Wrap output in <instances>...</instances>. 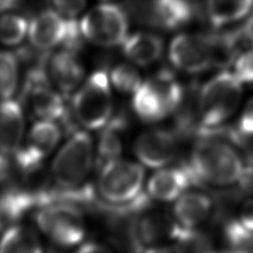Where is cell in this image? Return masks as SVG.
<instances>
[{"label":"cell","instance_id":"1","mask_svg":"<svg viewBox=\"0 0 253 253\" xmlns=\"http://www.w3.org/2000/svg\"><path fill=\"white\" fill-rule=\"evenodd\" d=\"M196 182L214 186L235 183L243 169V161L234 147L222 138L204 136L195 143L188 164Z\"/></svg>","mask_w":253,"mask_h":253},{"label":"cell","instance_id":"2","mask_svg":"<svg viewBox=\"0 0 253 253\" xmlns=\"http://www.w3.org/2000/svg\"><path fill=\"white\" fill-rule=\"evenodd\" d=\"M242 97V83L228 70L210 78L199 89V128L202 130L221 126L237 110Z\"/></svg>","mask_w":253,"mask_h":253},{"label":"cell","instance_id":"3","mask_svg":"<svg viewBox=\"0 0 253 253\" xmlns=\"http://www.w3.org/2000/svg\"><path fill=\"white\" fill-rule=\"evenodd\" d=\"M185 93L175 75L162 69L141 83L132 94V109L143 122L156 123L174 114Z\"/></svg>","mask_w":253,"mask_h":253},{"label":"cell","instance_id":"4","mask_svg":"<svg viewBox=\"0 0 253 253\" xmlns=\"http://www.w3.org/2000/svg\"><path fill=\"white\" fill-rule=\"evenodd\" d=\"M113 109L109 75L103 70H96L74 92L72 116L85 129L96 130L111 120Z\"/></svg>","mask_w":253,"mask_h":253},{"label":"cell","instance_id":"5","mask_svg":"<svg viewBox=\"0 0 253 253\" xmlns=\"http://www.w3.org/2000/svg\"><path fill=\"white\" fill-rule=\"evenodd\" d=\"M94 162V142L86 130L73 131L56 153L51 176L60 189L82 187Z\"/></svg>","mask_w":253,"mask_h":253},{"label":"cell","instance_id":"6","mask_svg":"<svg viewBox=\"0 0 253 253\" xmlns=\"http://www.w3.org/2000/svg\"><path fill=\"white\" fill-rule=\"evenodd\" d=\"M144 169L141 163L114 159L101 165L98 192L112 206L129 205L142 196Z\"/></svg>","mask_w":253,"mask_h":253},{"label":"cell","instance_id":"7","mask_svg":"<svg viewBox=\"0 0 253 253\" xmlns=\"http://www.w3.org/2000/svg\"><path fill=\"white\" fill-rule=\"evenodd\" d=\"M36 223L51 242L61 247L80 245L86 233L80 210L65 202H52L42 206L36 213Z\"/></svg>","mask_w":253,"mask_h":253},{"label":"cell","instance_id":"8","mask_svg":"<svg viewBox=\"0 0 253 253\" xmlns=\"http://www.w3.org/2000/svg\"><path fill=\"white\" fill-rule=\"evenodd\" d=\"M79 26L85 40L96 45L110 47L123 43L127 36L128 20L122 7L105 3L86 13Z\"/></svg>","mask_w":253,"mask_h":253},{"label":"cell","instance_id":"9","mask_svg":"<svg viewBox=\"0 0 253 253\" xmlns=\"http://www.w3.org/2000/svg\"><path fill=\"white\" fill-rule=\"evenodd\" d=\"M168 57L173 66L190 74L201 73L213 66L209 36L177 35L170 42Z\"/></svg>","mask_w":253,"mask_h":253},{"label":"cell","instance_id":"10","mask_svg":"<svg viewBox=\"0 0 253 253\" xmlns=\"http://www.w3.org/2000/svg\"><path fill=\"white\" fill-rule=\"evenodd\" d=\"M178 136L176 131L164 128L143 131L134 141L133 152L143 166L153 169L165 167L177 155Z\"/></svg>","mask_w":253,"mask_h":253},{"label":"cell","instance_id":"11","mask_svg":"<svg viewBox=\"0 0 253 253\" xmlns=\"http://www.w3.org/2000/svg\"><path fill=\"white\" fill-rule=\"evenodd\" d=\"M61 129L54 121L38 120L31 127L26 142L14 153L21 171L42 163L58 144Z\"/></svg>","mask_w":253,"mask_h":253},{"label":"cell","instance_id":"12","mask_svg":"<svg viewBox=\"0 0 253 253\" xmlns=\"http://www.w3.org/2000/svg\"><path fill=\"white\" fill-rule=\"evenodd\" d=\"M133 10L140 21L166 30L178 29L193 17V6L188 0H153Z\"/></svg>","mask_w":253,"mask_h":253},{"label":"cell","instance_id":"13","mask_svg":"<svg viewBox=\"0 0 253 253\" xmlns=\"http://www.w3.org/2000/svg\"><path fill=\"white\" fill-rule=\"evenodd\" d=\"M196 179L189 165L159 168L147 181L146 190L150 198L171 202L185 193Z\"/></svg>","mask_w":253,"mask_h":253},{"label":"cell","instance_id":"14","mask_svg":"<svg viewBox=\"0 0 253 253\" xmlns=\"http://www.w3.org/2000/svg\"><path fill=\"white\" fill-rule=\"evenodd\" d=\"M68 28V18L54 10H44L30 22L28 37L32 46L47 51L62 44Z\"/></svg>","mask_w":253,"mask_h":253},{"label":"cell","instance_id":"15","mask_svg":"<svg viewBox=\"0 0 253 253\" xmlns=\"http://www.w3.org/2000/svg\"><path fill=\"white\" fill-rule=\"evenodd\" d=\"M46 69L49 79L63 94L75 92L84 81V65L76 50L64 47L49 55Z\"/></svg>","mask_w":253,"mask_h":253},{"label":"cell","instance_id":"16","mask_svg":"<svg viewBox=\"0 0 253 253\" xmlns=\"http://www.w3.org/2000/svg\"><path fill=\"white\" fill-rule=\"evenodd\" d=\"M212 208V200L208 194L185 192L175 200L172 209L174 221L182 228L195 229L209 218Z\"/></svg>","mask_w":253,"mask_h":253},{"label":"cell","instance_id":"17","mask_svg":"<svg viewBox=\"0 0 253 253\" xmlns=\"http://www.w3.org/2000/svg\"><path fill=\"white\" fill-rule=\"evenodd\" d=\"M25 117L21 104L15 100H0V152L14 154L22 145Z\"/></svg>","mask_w":253,"mask_h":253},{"label":"cell","instance_id":"18","mask_svg":"<svg viewBox=\"0 0 253 253\" xmlns=\"http://www.w3.org/2000/svg\"><path fill=\"white\" fill-rule=\"evenodd\" d=\"M121 45L124 55L133 64L142 67L157 61L164 48L163 40L148 32L127 35Z\"/></svg>","mask_w":253,"mask_h":253},{"label":"cell","instance_id":"19","mask_svg":"<svg viewBox=\"0 0 253 253\" xmlns=\"http://www.w3.org/2000/svg\"><path fill=\"white\" fill-rule=\"evenodd\" d=\"M126 127V122L122 116L111 118L102 127L97 143V158L100 165L120 158L124 149Z\"/></svg>","mask_w":253,"mask_h":253},{"label":"cell","instance_id":"20","mask_svg":"<svg viewBox=\"0 0 253 253\" xmlns=\"http://www.w3.org/2000/svg\"><path fill=\"white\" fill-rule=\"evenodd\" d=\"M42 250L37 232L26 225L12 224L0 237V252L3 253H39Z\"/></svg>","mask_w":253,"mask_h":253},{"label":"cell","instance_id":"21","mask_svg":"<svg viewBox=\"0 0 253 253\" xmlns=\"http://www.w3.org/2000/svg\"><path fill=\"white\" fill-rule=\"evenodd\" d=\"M253 0H208L207 13L211 24L220 28L237 22L250 14Z\"/></svg>","mask_w":253,"mask_h":253},{"label":"cell","instance_id":"22","mask_svg":"<svg viewBox=\"0 0 253 253\" xmlns=\"http://www.w3.org/2000/svg\"><path fill=\"white\" fill-rule=\"evenodd\" d=\"M35 206H39L38 200L25 189L10 190L4 193L0 197L1 224L16 222Z\"/></svg>","mask_w":253,"mask_h":253},{"label":"cell","instance_id":"23","mask_svg":"<svg viewBox=\"0 0 253 253\" xmlns=\"http://www.w3.org/2000/svg\"><path fill=\"white\" fill-rule=\"evenodd\" d=\"M30 22L20 14L0 15V42L7 46L19 45L28 35Z\"/></svg>","mask_w":253,"mask_h":253},{"label":"cell","instance_id":"24","mask_svg":"<svg viewBox=\"0 0 253 253\" xmlns=\"http://www.w3.org/2000/svg\"><path fill=\"white\" fill-rule=\"evenodd\" d=\"M111 85L124 94H133L143 82L136 65L132 62L116 64L109 74Z\"/></svg>","mask_w":253,"mask_h":253},{"label":"cell","instance_id":"25","mask_svg":"<svg viewBox=\"0 0 253 253\" xmlns=\"http://www.w3.org/2000/svg\"><path fill=\"white\" fill-rule=\"evenodd\" d=\"M19 80V58L10 51H0V100L16 93Z\"/></svg>","mask_w":253,"mask_h":253},{"label":"cell","instance_id":"26","mask_svg":"<svg viewBox=\"0 0 253 253\" xmlns=\"http://www.w3.org/2000/svg\"><path fill=\"white\" fill-rule=\"evenodd\" d=\"M223 238L231 250L253 249V233L244 228L236 218L227 220L224 223Z\"/></svg>","mask_w":253,"mask_h":253},{"label":"cell","instance_id":"27","mask_svg":"<svg viewBox=\"0 0 253 253\" xmlns=\"http://www.w3.org/2000/svg\"><path fill=\"white\" fill-rule=\"evenodd\" d=\"M230 64L231 72L242 84L253 83V46L238 50Z\"/></svg>","mask_w":253,"mask_h":253},{"label":"cell","instance_id":"28","mask_svg":"<svg viewBox=\"0 0 253 253\" xmlns=\"http://www.w3.org/2000/svg\"><path fill=\"white\" fill-rule=\"evenodd\" d=\"M241 139L253 137V97L245 104L235 129Z\"/></svg>","mask_w":253,"mask_h":253},{"label":"cell","instance_id":"29","mask_svg":"<svg viewBox=\"0 0 253 253\" xmlns=\"http://www.w3.org/2000/svg\"><path fill=\"white\" fill-rule=\"evenodd\" d=\"M56 11L67 18H74L82 12L86 0H52Z\"/></svg>","mask_w":253,"mask_h":253},{"label":"cell","instance_id":"30","mask_svg":"<svg viewBox=\"0 0 253 253\" xmlns=\"http://www.w3.org/2000/svg\"><path fill=\"white\" fill-rule=\"evenodd\" d=\"M236 183L239 191L242 194L249 196L253 195V161L243 166L241 174Z\"/></svg>","mask_w":253,"mask_h":253},{"label":"cell","instance_id":"31","mask_svg":"<svg viewBox=\"0 0 253 253\" xmlns=\"http://www.w3.org/2000/svg\"><path fill=\"white\" fill-rule=\"evenodd\" d=\"M236 219L244 228L253 233V198L246 200L240 206Z\"/></svg>","mask_w":253,"mask_h":253},{"label":"cell","instance_id":"32","mask_svg":"<svg viewBox=\"0 0 253 253\" xmlns=\"http://www.w3.org/2000/svg\"><path fill=\"white\" fill-rule=\"evenodd\" d=\"M243 38L253 43V14L248 18L247 22L241 29Z\"/></svg>","mask_w":253,"mask_h":253},{"label":"cell","instance_id":"33","mask_svg":"<svg viewBox=\"0 0 253 253\" xmlns=\"http://www.w3.org/2000/svg\"><path fill=\"white\" fill-rule=\"evenodd\" d=\"M2 227V224H1V220H0V228Z\"/></svg>","mask_w":253,"mask_h":253},{"label":"cell","instance_id":"34","mask_svg":"<svg viewBox=\"0 0 253 253\" xmlns=\"http://www.w3.org/2000/svg\"><path fill=\"white\" fill-rule=\"evenodd\" d=\"M103 1H107V0H103Z\"/></svg>","mask_w":253,"mask_h":253}]
</instances>
